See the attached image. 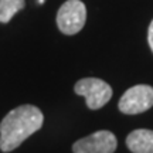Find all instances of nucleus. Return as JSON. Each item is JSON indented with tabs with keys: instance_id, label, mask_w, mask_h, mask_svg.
Segmentation results:
<instances>
[{
	"instance_id": "0eeeda50",
	"label": "nucleus",
	"mask_w": 153,
	"mask_h": 153,
	"mask_svg": "<svg viewBox=\"0 0 153 153\" xmlns=\"http://www.w3.org/2000/svg\"><path fill=\"white\" fill-rule=\"evenodd\" d=\"M24 0H0V23H9L11 17L24 7Z\"/></svg>"
},
{
	"instance_id": "f257e3e1",
	"label": "nucleus",
	"mask_w": 153,
	"mask_h": 153,
	"mask_svg": "<svg viewBox=\"0 0 153 153\" xmlns=\"http://www.w3.org/2000/svg\"><path fill=\"white\" fill-rule=\"evenodd\" d=\"M43 112L34 105H22L11 109L0 123V149L11 152L43 126Z\"/></svg>"
},
{
	"instance_id": "39448f33",
	"label": "nucleus",
	"mask_w": 153,
	"mask_h": 153,
	"mask_svg": "<svg viewBox=\"0 0 153 153\" xmlns=\"http://www.w3.org/2000/svg\"><path fill=\"white\" fill-rule=\"evenodd\" d=\"M118 140L112 132L98 131L87 137L76 140L72 146L74 153H114Z\"/></svg>"
},
{
	"instance_id": "423d86ee",
	"label": "nucleus",
	"mask_w": 153,
	"mask_h": 153,
	"mask_svg": "<svg viewBox=\"0 0 153 153\" xmlns=\"http://www.w3.org/2000/svg\"><path fill=\"white\" fill-rule=\"evenodd\" d=\"M126 146L132 153H153V131L136 129L126 137Z\"/></svg>"
},
{
	"instance_id": "7ed1b4c3",
	"label": "nucleus",
	"mask_w": 153,
	"mask_h": 153,
	"mask_svg": "<svg viewBox=\"0 0 153 153\" xmlns=\"http://www.w3.org/2000/svg\"><path fill=\"white\" fill-rule=\"evenodd\" d=\"M78 95L85 98L89 109H101L112 97V88L99 78H84L74 87Z\"/></svg>"
},
{
	"instance_id": "6e6552de",
	"label": "nucleus",
	"mask_w": 153,
	"mask_h": 153,
	"mask_svg": "<svg viewBox=\"0 0 153 153\" xmlns=\"http://www.w3.org/2000/svg\"><path fill=\"white\" fill-rule=\"evenodd\" d=\"M148 41H149V45H150V50L153 51V20L149 26V31H148Z\"/></svg>"
},
{
	"instance_id": "20e7f679",
	"label": "nucleus",
	"mask_w": 153,
	"mask_h": 153,
	"mask_svg": "<svg viewBox=\"0 0 153 153\" xmlns=\"http://www.w3.org/2000/svg\"><path fill=\"white\" fill-rule=\"evenodd\" d=\"M119 111L126 115L142 114L153 106V88L150 85H135L119 99Z\"/></svg>"
},
{
	"instance_id": "f03ea898",
	"label": "nucleus",
	"mask_w": 153,
	"mask_h": 153,
	"mask_svg": "<svg viewBox=\"0 0 153 153\" xmlns=\"http://www.w3.org/2000/svg\"><path fill=\"white\" fill-rule=\"evenodd\" d=\"M87 22V7L81 0H68L57 13V26L67 36L79 33Z\"/></svg>"
}]
</instances>
